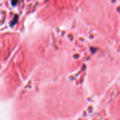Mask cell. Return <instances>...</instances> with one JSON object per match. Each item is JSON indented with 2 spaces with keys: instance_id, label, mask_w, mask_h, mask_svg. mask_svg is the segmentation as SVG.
Returning <instances> with one entry per match:
<instances>
[{
  "instance_id": "obj_1",
  "label": "cell",
  "mask_w": 120,
  "mask_h": 120,
  "mask_svg": "<svg viewBox=\"0 0 120 120\" xmlns=\"http://www.w3.org/2000/svg\"><path fill=\"white\" fill-rule=\"evenodd\" d=\"M18 16L17 15H15L14 18H13V19L10 22V26H13L14 25H15L16 23V22H18Z\"/></svg>"
},
{
  "instance_id": "obj_2",
  "label": "cell",
  "mask_w": 120,
  "mask_h": 120,
  "mask_svg": "<svg viewBox=\"0 0 120 120\" xmlns=\"http://www.w3.org/2000/svg\"><path fill=\"white\" fill-rule=\"evenodd\" d=\"M16 2H17V0H12V5H16Z\"/></svg>"
}]
</instances>
